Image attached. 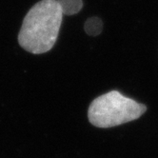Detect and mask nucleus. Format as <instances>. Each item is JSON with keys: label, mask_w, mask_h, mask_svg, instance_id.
<instances>
[{"label": "nucleus", "mask_w": 158, "mask_h": 158, "mask_svg": "<svg viewBox=\"0 0 158 158\" xmlns=\"http://www.w3.org/2000/svg\"><path fill=\"white\" fill-rule=\"evenodd\" d=\"M56 0H41L29 10L18 33V43L29 52L40 54L54 46L63 19Z\"/></svg>", "instance_id": "nucleus-1"}, {"label": "nucleus", "mask_w": 158, "mask_h": 158, "mask_svg": "<svg viewBox=\"0 0 158 158\" xmlns=\"http://www.w3.org/2000/svg\"><path fill=\"white\" fill-rule=\"evenodd\" d=\"M147 108L145 105L111 91L95 98L88 110L89 120L94 127L111 128L138 119Z\"/></svg>", "instance_id": "nucleus-2"}, {"label": "nucleus", "mask_w": 158, "mask_h": 158, "mask_svg": "<svg viewBox=\"0 0 158 158\" xmlns=\"http://www.w3.org/2000/svg\"><path fill=\"white\" fill-rule=\"evenodd\" d=\"M58 2L64 15H73L81 10L82 0H56Z\"/></svg>", "instance_id": "nucleus-3"}, {"label": "nucleus", "mask_w": 158, "mask_h": 158, "mask_svg": "<svg viewBox=\"0 0 158 158\" xmlns=\"http://www.w3.org/2000/svg\"><path fill=\"white\" fill-rule=\"evenodd\" d=\"M84 29L89 35L96 36L102 32L103 22L98 17H91L85 22Z\"/></svg>", "instance_id": "nucleus-4"}]
</instances>
